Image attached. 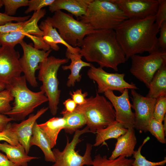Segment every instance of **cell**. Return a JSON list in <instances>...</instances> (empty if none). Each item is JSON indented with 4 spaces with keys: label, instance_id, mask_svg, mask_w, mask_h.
Here are the masks:
<instances>
[{
    "label": "cell",
    "instance_id": "1",
    "mask_svg": "<svg viewBox=\"0 0 166 166\" xmlns=\"http://www.w3.org/2000/svg\"><path fill=\"white\" fill-rule=\"evenodd\" d=\"M156 15L141 19H127L114 30L127 60L135 55L160 49L157 35L159 28Z\"/></svg>",
    "mask_w": 166,
    "mask_h": 166
},
{
    "label": "cell",
    "instance_id": "2",
    "mask_svg": "<svg viewBox=\"0 0 166 166\" xmlns=\"http://www.w3.org/2000/svg\"><path fill=\"white\" fill-rule=\"evenodd\" d=\"M79 47L82 57L102 68L117 71L119 65L127 61L113 30H94L84 38Z\"/></svg>",
    "mask_w": 166,
    "mask_h": 166
},
{
    "label": "cell",
    "instance_id": "3",
    "mask_svg": "<svg viewBox=\"0 0 166 166\" xmlns=\"http://www.w3.org/2000/svg\"><path fill=\"white\" fill-rule=\"evenodd\" d=\"M6 89L10 91L14 101L11 109L4 114L14 121L24 120L36 108L48 101L43 91L34 92L28 88L24 75L14 79Z\"/></svg>",
    "mask_w": 166,
    "mask_h": 166
},
{
    "label": "cell",
    "instance_id": "4",
    "mask_svg": "<svg viewBox=\"0 0 166 166\" xmlns=\"http://www.w3.org/2000/svg\"><path fill=\"white\" fill-rule=\"evenodd\" d=\"M127 19L110 0H92L85 14L77 20L90 25L95 30H114Z\"/></svg>",
    "mask_w": 166,
    "mask_h": 166
},
{
    "label": "cell",
    "instance_id": "5",
    "mask_svg": "<svg viewBox=\"0 0 166 166\" xmlns=\"http://www.w3.org/2000/svg\"><path fill=\"white\" fill-rule=\"evenodd\" d=\"M75 110L82 113L87 121V126L91 132L105 128L115 121V112L109 101L97 92L96 96L86 98L85 103L77 105Z\"/></svg>",
    "mask_w": 166,
    "mask_h": 166
},
{
    "label": "cell",
    "instance_id": "6",
    "mask_svg": "<svg viewBox=\"0 0 166 166\" xmlns=\"http://www.w3.org/2000/svg\"><path fill=\"white\" fill-rule=\"evenodd\" d=\"M69 60L66 58H60L50 56L39 64L38 78L42 83L40 89L44 92L48 99V108L53 115L57 113L61 92L59 89L57 72L61 65L67 63Z\"/></svg>",
    "mask_w": 166,
    "mask_h": 166
},
{
    "label": "cell",
    "instance_id": "7",
    "mask_svg": "<svg viewBox=\"0 0 166 166\" xmlns=\"http://www.w3.org/2000/svg\"><path fill=\"white\" fill-rule=\"evenodd\" d=\"M46 18L58 29L64 41L73 47H79L84 38L95 30L90 25L76 20L72 15L61 10L55 12L52 17Z\"/></svg>",
    "mask_w": 166,
    "mask_h": 166
},
{
    "label": "cell",
    "instance_id": "8",
    "mask_svg": "<svg viewBox=\"0 0 166 166\" xmlns=\"http://www.w3.org/2000/svg\"><path fill=\"white\" fill-rule=\"evenodd\" d=\"M91 132L86 126L81 130L76 131L70 142L67 137V143L64 148L60 151L58 148L52 150L55 161L52 166H83L92 165L93 160L91 152L93 145L87 143L85 153L83 156L79 154L75 150L76 146L81 140V136L85 133Z\"/></svg>",
    "mask_w": 166,
    "mask_h": 166
},
{
    "label": "cell",
    "instance_id": "9",
    "mask_svg": "<svg viewBox=\"0 0 166 166\" xmlns=\"http://www.w3.org/2000/svg\"><path fill=\"white\" fill-rule=\"evenodd\" d=\"M130 58L132 63L130 72L147 88L157 71L166 65V51L160 49L148 55L136 54Z\"/></svg>",
    "mask_w": 166,
    "mask_h": 166
},
{
    "label": "cell",
    "instance_id": "10",
    "mask_svg": "<svg viewBox=\"0 0 166 166\" xmlns=\"http://www.w3.org/2000/svg\"><path fill=\"white\" fill-rule=\"evenodd\" d=\"M90 67L87 75L97 84V92L99 94L104 93L108 90L117 91L122 93L126 89L130 90L138 89L133 83H129L125 80L124 73H108L103 68L96 67L93 65Z\"/></svg>",
    "mask_w": 166,
    "mask_h": 166
},
{
    "label": "cell",
    "instance_id": "11",
    "mask_svg": "<svg viewBox=\"0 0 166 166\" xmlns=\"http://www.w3.org/2000/svg\"><path fill=\"white\" fill-rule=\"evenodd\" d=\"M20 44L23 50V54L19 59V62L26 81L31 86L35 88L38 83L35 76L36 71L39 69V64L47 58L52 51L38 49L32 44H28L23 40Z\"/></svg>",
    "mask_w": 166,
    "mask_h": 166
},
{
    "label": "cell",
    "instance_id": "12",
    "mask_svg": "<svg viewBox=\"0 0 166 166\" xmlns=\"http://www.w3.org/2000/svg\"><path fill=\"white\" fill-rule=\"evenodd\" d=\"M132 107L134 110V128L139 133H146L147 127L153 118L156 99L144 97L135 89H131Z\"/></svg>",
    "mask_w": 166,
    "mask_h": 166
},
{
    "label": "cell",
    "instance_id": "13",
    "mask_svg": "<svg viewBox=\"0 0 166 166\" xmlns=\"http://www.w3.org/2000/svg\"><path fill=\"white\" fill-rule=\"evenodd\" d=\"M19 52L14 47L0 46V81L6 85L10 84L14 78L21 76Z\"/></svg>",
    "mask_w": 166,
    "mask_h": 166
},
{
    "label": "cell",
    "instance_id": "14",
    "mask_svg": "<svg viewBox=\"0 0 166 166\" xmlns=\"http://www.w3.org/2000/svg\"><path fill=\"white\" fill-rule=\"evenodd\" d=\"M104 94L113 107L116 121L127 129L134 128L135 114L132 110L128 89H125L119 96L116 95L113 91L110 90L105 91Z\"/></svg>",
    "mask_w": 166,
    "mask_h": 166
},
{
    "label": "cell",
    "instance_id": "15",
    "mask_svg": "<svg viewBox=\"0 0 166 166\" xmlns=\"http://www.w3.org/2000/svg\"><path fill=\"white\" fill-rule=\"evenodd\" d=\"M123 12L128 19H141L155 15L158 0H110Z\"/></svg>",
    "mask_w": 166,
    "mask_h": 166
},
{
    "label": "cell",
    "instance_id": "16",
    "mask_svg": "<svg viewBox=\"0 0 166 166\" xmlns=\"http://www.w3.org/2000/svg\"><path fill=\"white\" fill-rule=\"evenodd\" d=\"M48 109V107H43L38 110L36 114H30L28 119L22 121L21 123H11L12 131L17 136L19 144L24 147L27 154L30 148V141L34 124L37 120Z\"/></svg>",
    "mask_w": 166,
    "mask_h": 166
},
{
    "label": "cell",
    "instance_id": "17",
    "mask_svg": "<svg viewBox=\"0 0 166 166\" xmlns=\"http://www.w3.org/2000/svg\"><path fill=\"white\" fill-rule=\"evenodd\" d=\"M43 32L42 38L45 42L50 49L57 51L60 49L58 44H61L67 48V49L73 53H79L80 47H73L67 44L61 38L56 28H54L49 21L46 18L42 21L38 26Z\"/></svg>",
    "mask_w": 166,
    "mask_h": 166
},
{
    "label": "cell",
    "instance_id": "18",
    "mask_svg": "<svg viewBox=\"0 0 166 166\" xmlns=\"http://www.w3.org/2000/svg\"><path fill=\"white\" fill-rule=\"evenodd\" d=\"M117 140L115 148L109 159L113 160L120 156L126 158L131 156L137 143L134 128L128 129L125 134Z\"/></svg>",
    "mask_w": 166,
    "mask_h": 166
},
{
    "label": "cell",
    "instance_id": "19",
    "mask_svg": "<svg viewBox=\"0 0 166 166\" xmlns=\"http://www.w3.org/2000/svg\"><path fill=\"white\" fill-rule=\"evenodd\" d=\"M92 0H54L49 6L51 13L64 10L75 16L77 19L85 15Z\"/></svg>",
    "mask_w": 166,
    "mask_h": 166
},
{
    "label": "cell",
    "instance_id": "20",
    "mask_svg": "<svg viewBox=\"0 0 166 166\" xmlns=\"http://www.w3.org/2000/svg\"><path fill=\"white\" fill-rule=\"evenodd\" d=\"M65 56L66 58L71 60V63L68 65H62L61 68L64 70L69 69L70 71L66 83L67 86L70 87L74 86L76 82L81 81V75L80 73L82 68L84 67H90L92 64L83 61L81 60L82 57L79 53H72L67 49Z\"/></svg>",
    "mask_w": 166,
    "mask_h": 166
},
{
    "label": "cell",
    "instance_id": "21",
    "mask_svg": "<svg viewBox=\"0 0 166 166\" xmlns=\"http://www.w3.org/2000/svg\"><path fill=\"white\" fill-rule=\"evenodd\" d=\"M0 151L4 152L10 161L20 166H27L28 163L31 160L39 158L28 156L20 144L13 145L6 142L0 143Z\"/></svg>",
    "mask_w": 166,
    "mask_h": 166
},
{
    "label": "cell",
    "instance_id": "22",
    "mask_svg": "<svg viewBox=\"0 0 166 166\" xmlns=\"http://www.w3.org/2000/svg\"><path fill=\"white\" fill-rule=\"evenodd\" d=\"M39 147L43 152L45 160L54 163L55 158L50 145L46 136L38 125L37 121L34 124L30 141V147L32 145Z\"/></svg>",
    "mask_w": 166,
    "mask_h": 166
},
{
    "label": "cell",
    "instance_id": "23",
    "mask_svg": "<svg viewBox=\"0 0 166 166\" xmlns=\"http://www.w3.org/2000/svg\"><path fill=\"white\" fill-rule=\"evenodd\" d=\"M65 124L63 117H53L45 123L38 124L49 142L51 148L56 145L58 135L64 129Z\"/></svg>",
    "mask_w": 166,
    "mask_h": 166
},
{
    "label": "cell",
    "instance_id": "24",
    "mask_svg": "<svg viewBox=\"0 0 166 166\" xmlns=\"http://www.w3.org/2000/svg\"><path fill=\"white\" fill-rule=\"evenodd\" d=\"M148 88L149 90L146 97L156 99L160 96H166V65L157 71Z\"/></svg>",
    "mask_w": 166,
    "mask_h": 166
},
{
    "label": "cell",
    "instance_id": "25",
    "mask_svg": "<svg viewBox=\"0 0 166 166\" xmlns=\"http://www.w3.org/2000/svg\"><path fill=\"white\" fill-rule=\"evenodd\" d=\"M127 129L121 124L115 121L107 127L97 130L94 146H99L102 144H105V141L110 139H117L125 134Z\"/></svg>",
    "mask_w": 166,
    "mask_h": 166
},
{
    "label": "cell",
    "instance_id": "26",
    "mask_svg": "<svg viewBox=\"0 0 166 166\" xmlns=\"http://www.w3.org/2000/svg\"><path fill=\"white\" fill-rule=\"evenodd\" d=\"M62 114L65 120V124L64 129L66 133L72 134L86 124L87 121L84 115L75 109L71 113Z\"/></svg>",
    "mask_w": 166,
    "mask_h": 166
},
{
    "label": "cell",
    "instance_id": "27",
    "mask_svg": "<svg viewBox=\"0 0 166 166\" xmlns=\"http://www.w3.org/2000/svg\"><path fill=\"white\" fill-rule=\"evenodd\" d=\"M134 159L120 156L113 160L108 159L106 156L96 155L93 160V166H132Z\"/></svg>",
    "mask_w": 166,
    "mask_h": 166
},
{
    "label": "cell",
    "instance_id": "28",
    "mask_svg": "<svg viewBox=\"0 0 166 166\" xmlns=\"http://www.w3.org/2000/svg\"><path fill=\"white\" fill-rule=\"evenodd\" d=\"M150 138L147 136L143 140L141 144L140 145L138 149L134 151L132 155L134 158L132 166H164L166 163V158L164 160L157 162H152L146 159L145 157L141 154V149L144 145L148 141Z\"/></svg>",
    "mask_w": 166,
    "mask_h": 166
},
{
    "label": "cell",
    "instance_id": "29",
    "mask_svg": "<svg viewBox=\"0 0 166 166\" xmlns=\"http://www.w3.org/2000/svg\"><path fill=\"white\" fill-rule=\"evenodd\" d=\"M147 131L150 132L160 143H166V130L162 122L152 118L147 127Z\"/></svg>",
    "mask_w": 166,
    "mask_h": 166
},
{
    "label": "cell",
    "instance_id": "30",
    "mask_svg": "<svg viewBox=\"0 0 166 166\" xmlns=\"http://www.w3.org/2000/svg\"><path fill=\"white\" fill-rule=\"evenodd\" d=\"M5 7L4 14L13 16L19 7L28 6V0H2Z\"/></svg>",
    "mask_w": 166,
    "mask_h": 166
},
{
    "label": "cell",
    "instance_id": "31",
    "mask_svg": "<svg viewBox=\"0 0 166 166\" xmlns=\"http://www.w3.org/2000/svg\"><path fill=\"white\" fill-rule=\"evenodd\" d=\"M166 113V96H160L156 99L153 118L163 122Z\"/></svg>",
    "mask_w": 166,
    "mask_h": 166
},
{
    "label": "cell",
    "instance_id": "32",
    "mask_svg": "<svg viewBox=\"0 0 166 166\" xmlns=\"http://www.w3.org/2000/svg\"><path fill=\"white\" fill-rule=\"evenodd\" d=\"M14 97L10 91L6 89L0 91V113L4 114L11 109L10 103Z\"/></svg>",
    "mask_w": 166,
    "mask_h": 166
},
{
    "label": "cell",
    "instance_id": "33",
    "mask_svg": "<svg viewBox=\"0 0 166 166\" xmlns=\"http://www.w3.org/2000/svg\"><path fill=\"white\" fill-rule=\"evenodd\" d=\"M1 141H5L13 145H16L19 144L17 136L12 129L11 122L8 124L5 130L0 132Z\"/></svg>",
    "mask_w": 166,
    "mask_h": 166
},
{
    "label": "cell",
    "instance_id": "34",
    "mask_svg": "<svg viewBox=\"0 0 166 166\" xmlns=\"http://www.w3.org/2000/svg\"><path fill=\"white\" fill-rule=\"evenodd\" d=\"M54 0H29L28 8L25 11V13L27 14L33 11L36 12L42 8L51 5Z\"/></svg>",
    "mask_w": 166,
    "mask_h": 166
},
{
    "label": "cell",
    "instance_id": "35",
    "mask_svg": "<svg viewBox=\"0 0 166 166\" xmlns=\"http://www.w3.org/2000/svg\"><path fill=\"white\" fill-rule=\"evenodd\" d=\"M159 5L156 14L155 22L159 28L164 22L166 21V0H158Z\"/></svg>",
    "mask_w": 166,
    "mask_h": 166
},
{
    "label": "cell",
    "instance_id": "36",
    "mask_svg": "<svg viewBox=\"0 0 166 166\" xmlns=\"http://www.w3.org/2000/svg\"><path fill=\"white\" fill-rule=\"evenodd\" d=\"M30 15L25 16H10L4 13L0 12V26L4 25L9 22L13 21L19 22H24L28 20L30 17Z\"/></svg>",
    "mask_w": 166,
    "mask_h": 166
},
{
    "label": "cell",
    "instance_id": "37",
    "mask_svg": "<svg viewBox=\"0 0 166 166\" xmlns=\"http://www.w3.org/2000/svg\"><path fill=\"white\" fill-rule=\"evenodd\" d=\"M69 94L72 99L77 105H81L85 103L86 101V97L88 95L87 92L83 93L81 89L75 91L70 92Z\"/></svg>",
    "mask_w": 166,
    "mask_h": 166
},
{
    "label": "cell",
    "instance_id": "38",
    "mask_svg": "<svg viewBox=\"0 0 166 166\" xmlns=\"http://www.w3.org/2000/svg\"><path fill=\"white\" fill-rule=\"evenodd\" d=\"M26 36L30 38L33 42L34 47L38 49H42L47 51L50 49V47L43 41L42 37H39L31 34L27 35Z\"/></svg>",
    "mask_w": 166,
    "mask_h": 166
},
{
    "label": "cell",
    "instance_id": "39",
    "mask_svg": "<svg viewBox=\"0 0 166 166\" xmlns=\"http://www.w3.org/2000/svg\"><path fill=\"white\" fill-rule=\"evenodd\" d=\"M160 36L158 38L160 49L166 51V21L164 22L159 28Z\"/></svg>",
    "mask_w": 166,
    "mask_h": 166
},
{
    "label": "cell",
    "instance_id": "40",
    "mask_svg": "<svg viewBox=\"0 0 166 166\" xmlns=\"http://www.w3.org/2000/svg\"><path fill=\"white\" fill-rule=\"evenodd\" d=\"M65 109L61 112V113H69L73 112L75 109L77 105L71 98L66 100L63 103Z\"/></svg>",
    "mask_w": 166,
    "mask_h": 166
},
{
    "label": "cell",
    "instance_id": "41",
    "mask_svg": "<svg viewBox=\"0 0 166 166\" xmlns=\"http://www.w3.org/2000/svg\"><path fill=\"white\" fill-rule=\"evenodd\" d=\"M13 119L6 115L0 113V132L5 130L8 124Z\"/></svg>",
    "mask_w": 166,
    "mask_h": 166
},
{
    "label": "cell",
    "instance_id": "42",
    "mask_svg": "<svg viewBox=\"0 0 166 166\" xmlns=\"http://www.w3.org/2000/svg\"><path fill=\"white\" fill-rule=\"evenodd\" d=\"M0 166H20L10 161L6 155L0 152Z\"/></svg>",
    "mask_w": 166,
    "mask_h": 166
},
{
    "label": "cell",
    "instance_id": "43",
    "mask_svg": "<svg viewBox=\"0 0 166 166\" xmlns=\"http://www.w3.org/2000/svg\"><path fill=\"white\" fill-rule=\"evenodd\" d=\"M6 85L0 81V91L5 89H6Z\"/></svg>",
    "mask_w": 166,
    "mask_h": 166
},
{
    "label": "cell",
    "instance_id": "44",
    "mask_svg": "<svg viewBox=\"0 0 166 166\" xmlns=\"http://www.w3.org/2000/svg\"><path fill=\"white\" fill-rule=\"evenodd\" d=\"M3 6V3L2 0H0V9Z\"/></svg>",
    "mask_w": 166,
    "mask_h": 166
}]
</instances>
